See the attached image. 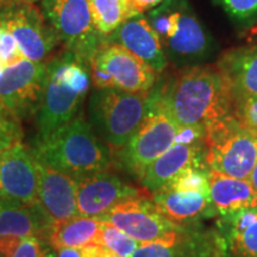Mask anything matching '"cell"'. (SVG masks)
<instances>
[{
	"instance_id": "obj_1",
	"label": "cell",
	"mask_w": 257,
	"mask_h": 257,
	"mask_svg": "<svg viewBox=\"0 0 257 257\" xmlns=\"http://www.w3.org/2000/svg\"><path fill=\"white\" fill-rule=\"evenodd\" d=\"M179 127H202L234 113L236 96L230 82L217 66L185 67L166 82L153 87Z\"/></svg>"
},
{
	"instance_id": "obj_2",
	"label": "cell",
	"mask_w": 257,
	"mask_h": 257,
	"mask_svg": "<svg viewBox=\"0 0 257 257\" xmlns=\"http://www.w3.org/2000/svg\"><path fill=\"white\" fill-rule=\"evenodd\" d=\"M89 61L64 50L46 62L43 93L36 112V138H43L79 113L91 87Z\"/></svg>"
},
{
	"instance_id": "obj_3",
	"label": "cell",
	"mask_w": 257,
	"mask_h": 257,
	"mask_svg": "<svg viewBox=\"0 0 257 257\" xmlns=\"http://www.w3.org/2000/svg\"><path fill=\"white\" fill-rule=\"evenodd\" d=\"M31 152L38 161L75 179L105 172L112 166L111 148L82 115L46 137L36 138Z\"/></svg>"
},
{
	"instance_id": "obj_4",
	"label": "cell",
	"mask_w": 257,
	"mask_h": 257,
	"mask_svg": "<svg viewBox=\"0 0 257 257\" xmlns=\"http://www.w3.org/2000/svg\"><path fill=\"white\" fill-rule=\"evenodd\" d=\"M147 19L159 35L168 62L197 66L213 50L212 37L186 0H165L148 11Z\"/></svg>"
},
{
	"instance_id": "obj_5",
	"label": "cell",
	"mask_w": 257,
	"mask_h": 257,
	"mask_svg": "<svg viewBox=\"0 0 257 257\" xmlns=\"http://www.w3.org/2000/svg\"><path fill=\"white\" fill-rule=\"evenodd\" d=\"M149 99L150 91L128 93L93 88L87 105L89 124L111 150H120L142 124Z\"/></svg>"
},
{
	"instance_id": "obj_6",
	"label": "cell",
	"mask_w": 257,
	"mask_h": 257,
	"mask_svg": "<svg viewBox=\"0 0 257 257\" xmlns=\"http://www.w3.org/2000/svg\"><path fill=\"white\" fill-rule=\"evenodd\" d=\"M208 169L249 180L257 163V134L234 115L206 128L205 135Z\"/></svg>"
},
{
	"instance_id": "obj_7",
	"label": "cell",
	"mask_w": 257,
	"mask_h": 257,
	"mask_svg": "<svg viewBox=\"0 0 257 257\" xmlns=\"http://www.w3.org/2000/svg\"><path fill=\"white\" fill-rule=\"evenodd\" d=\"M179 130L160 96L152 88L149 107L142 124L127 143L118 150L120 166L140 180L148 167L175 143Z\"/></svg>"
},
{
	"instance_id": "obj_8",
	"label": "cell",
	"mask_w": 257,
	"mask_h": 257,
	"mask_svg": "<svg viewBox=\"0 0 257 257\" xmlns=\"http://www.w3.org/2000/svg\"><path fill=\"white\" fill-rule=\"evenodd\" d=\"M94 88H114L128 93L152 91L157 74L126 48L104 42L89 61Z\"/></svg>"
},
{
	"instance_id": "obj_9",
	"label": "cell",
	"mask_w": 257,
	"mask_h": 257,
	"mask_svg": "<svg viewBox=\"0 0 257 257\" xmlns=\"http://www.w3.org/2000/svg\"><path fill=\"white\" fill-rule=\"evenodd\" d=\"M44 18L66 50L91 61L105 42L96 30L88 0H40Z\"/></svg>"
},
{
	"instance_id": "obj_10",
	"label": "cell",
	"mask_w": 257,
	"mask_h": 257,
	"mask_svg": "<svg viewBox=\"0 0 257 257\" xmlns=\"http://www.w3.org/2000/svg\"><path fill=\"white\" fill-rule=\"evenodd\" d=\"M98 220L111 224L140 243L179 242L181 226L163 216L149 195L127 199Z\"/></svg>"
},
{
	"instance_id": "obj_11",
	"label": "cell",
	"mask_w": 257,
	"mask_h": 257,
	"mask_svg": "<svg viewBox=\"0 0 257 257\" xmlns=\"http://www.w3.org/2000/svg\"><path fill=\"white\" fill-rule=\"evenodd\" d=\"M0 24L15 38L24 59L44 62L60 43L55 31L35 4H22L0 11Z\"/></svg>"
},
{
	"instance_id": "obj_12",
	"label": "cell",
	"mask_w": 257,
	"mask_h": 257,
	"mask_svg": "<svg viewBox=\"0 0 257 257\" xmlns=\"http://www.w3.org/2000/svg\"><path fill=\"white\" fill-rule=\"evenodd\" d=\"M46 62L18 61L0 75V104L19 120L36 114L43 93Z\"/></svg>"
},
{
	"instance_id": "obj_13",
	"label": "cell",
	"mask_w": 257,
	"mask_h": 257,
	"mask_svg": "<svg viewBox=\"0 0 257 257\" xmlns=\"http://www.w3.org/2000/svg\"><path fill=\"white\" fill-rule=\"evenodd\" d=\"M0 199L27 206L37 205V160L22 143L0 152Z\"/></svg>"
},
{
	"instance_id": "obj_14",
	"label": "cell",
	"mask_w": 257,
	"mask_h": 257,
	"mask_svg": "<svg viewBox=\"0 0 257 257\" xmlns=\"http://www.w3.org/2000/svg\"><path fill=\"white\" fill-rule=\"evenodd\" d=\"M76 208L78 216L99 219L115 205L127 199L147 195L144 189L124 182L119 176L105 172L94 173L76 179Z\"/></svg>"
},
{
	"instance_id": "obj_15",
	"label": "cell",
	"mask_w": 257,
	"mask_h": 257,
	"mask_svg": "<svg viewBox=\"0 0 257 257\" xmlns=\"http://www.w3.org/2000/svg\"><path fill=\"white\" fill-rule=\"evenodd\" d=\"M37 160V159H36ZM37 206L51 225L78 216L76 179L37 160Z\"/></svg>"
},
{
	"instance_id": "obj_16",
	"label": "cell",
	"mask_w": 257,
	"mask_h": 257,
	"mask_svg": "<svg viewBox=\"0 0 257 257\" xmlns=\"http://www.w3.org/2000/svg\"><path fill=\"white\" fill-rule=\"evenodd\" d=\"M189 167L208 168L204 141L191 144L174 143L148 167L138 181L147 192L154 194L167 187L176 175Z\"/></svg>"
},
{
	"instance_id": "obj_17",
	"label": "cell",
	"mask_w": 257,
	"mask_h": 257,
	"mask_svg": "<svg viewBox=\"0 0 257 257\" xmlns=\"http://www.w3.org/2000/svg\"><path fill=\"white\" fill-rule=\"evenodd\" d=\"M105 41L126 48L157 74L162 73L168 66V59L159 35L143 14L128 18L106 36Z\"/></svg>"
},
{
	"instance_id": "obj_18",
	"label": "cell",
	"mask_w": 257,
	"mask_h": 257,
	"mask_svg": "<svg viewBox=\"0 0 257 257\" xmlns=\"http://www.w3.org/2000/svg\"><path fill=\"white\" fill-rule=\"evenodd\" d=\"M152 199L163 216L179 226L217 214L211 198L202 193H185L165 188L154 193Z\"/></svg>"
},
{
	"instance_id": "obj_19",
	"label": "cell",
	"mask_w": 257,
	"mask_h": 257,
	"mask_svg": "<svg viewBox=\"0 0 257 257\" xmlns=\"http://www.w3.org/2000/svg\"><path fill=\"white\" fill-rule=\"evenodd\" d=\"M51 227L37 205L27 206L0 199V237H37L48 240Z\"/></svg>"
},
{
	"instance_id": "obj_20",
	"label": "cell",
	"mask_w": 257,
	"mask_h": 257,
	"mask_svg": "<svg viewBox=\"0 0 257 257\" xmlns=\"http://www.w3.org/2000/svg\"><path fill=\"white\" fill-rule=\"evenodd\" d=\"M217 66L230 82L236 98L257 96V46L225 51Z\"/></svg>"
},
{
	"instance_id": "obj_21",
	"label": "cell",
	"mask_w": 257,
	"mask_h": 257,
	"mask_svg": "<svg viewBox=\"0 0 257 257\" xmlns=\"http://www.w3.org/2000/svg\"><path fill=\"white\" fill-rule=\"evenodd\" d=\"M208 182L217 214L226 216L243 208L257 207V192L249 180L230 178L208 169Z\"/></svg>"
},
{
	"instance_id": "obj_22",
	"label": "cell",
	"mask_w": 257,
	"mask_h": 257,
	"mask_svg": "<svg viewBox=\"0 0 257 257\" xmlns=\"http://www.w3.org/2000/svg\"><path fill=\"white\" fill-rule=\"evenodd\" d=\"M102 221L95 218L75 216L53 225L48 243L54 250L62 248L82 249L96 243Z\"/></svg>"
},
{
	"instance_id": "obj_23",
	"label": "cell",
	"mask_w": 257,
	"mask_h": 257,
	"mask_svg": "<svg viewBox=\"0 0 257 257\" xmlns=\"http://www.w3.org/2000/svg\"><path fill=\"white\" fill-rule=\"evenodd\" d=\"M96 30L108 36L128 18L138 15L131 0H88Z\"/></svg>"
},
{
	"instance_id": "obj_24",
	"label": "cell",
	"mask_w": 257,
	"mask_h": 257,
	"mask_svg": "<svg viewBox=\"0 0 257 257\" xmlns=\"http://www.w3.org/2000/svg\"><path fill=\"white\" fill-rule=\"evenodd\" d=\"M230 257H257V220L244 227H220Z\"/></svg>"
},
{
	"instance_id": "obj_25",
	"label": "cell",
	"mask_w": 257,
	"mask_h": 257,
	"mask_svg": "<svg viewBox=\"0 0 257 257\" xmlns=\"http://www.w3.org/2000/svg\"><path fill=\"white\" fill-rule=\"evenodd\" d=\"M96 243L101 244L106 249H108L119 257H130L135 250L142 243L131 238L123 231L113 226V225L102 221L100 232H99Z\"/></svg>"
},
{
	"instance_id": "obj_26",
	"label": "cell",
	"mask_w": 257,
	"mask_h": 257,
	"mask_svg": "<svg viewBox=\"0 0 257 257\" xmlns=\"http://www.w3.org/2000/svg\"><path fill=\"white\" fill-rule=\"evenodd\" d=\"M165 188L185 193H202V194L210 197L208 168H205V167H189V168H186L179 175H176Z\"/></svg>"
},
{
	"instance_id": "obj_27",
	"label": "cell",
	"mask_w": 257,
	"mask_h": 257,
	"mask_svg": "<svg viewBox=\"0 0 257 257\" xmlns=\"http://www.w3.org/2000/svg\"><path fill=\"white\" fill-rule=\"evenodd\" d=\"M23 128L21 120L0 104V152L21 144Z\"/></svg>"
},
{
	"instance_id": "obj_28",
	"label": "cell",
	"mask_w": 257,
	"mask_h": 257,
	"mask_svg": "<svg viewBox=\"0 0 257 257\" xmlns=\"http://www.w3.org/2000/svg\"><path fill=\"white\" fill-rule=\"evenodd\" d=\"M55 250L50 246L48 240L37 237H25L12 257H56Z\"/></svg>"
},
{
	"instance_id": "obj_29",
	"label": "cell",
	"mask_w": 257,
	"mask_h": 257,
	"mask_svg": "<svg viewBox=\"0 0 257 257\" xmlns=\"http://www.w3.org/2000/svg\"><path fill=\"white\" fill-rule=\"evenodd\" d=\"M230 17L249 21L257 16V0H217Z\"/></svg>"
},
{
	"instance_id": "obj_30",
	"label": "cell",
	"mask_w": 257,
	"mask_h": 257,
	"mask_svg": "<svg viewBox=\"0 0 257 257\" xmlns=\"http://www.w3.org/2000/svg\"><path fill=\"white\" fill-rule=\"evenodd\" d=\"M233 115L257 134V96L236 98Z\"/></svg>"
},
{
	"instance_id": "obj_31",
	"label": "cell",
	"mask_w": 257,
	"mask_h": 257,
	"mask_svg": "<svg viewBox=\"0 0 257 257\" xmlns=\"http://www.w3.org/2000/svg\"><path fill=\"white\" fill-rule=\"evenodd\" d=\"M23 59V54L16 43L15 38L0 24V63L6 68Z\"/></svg>"
},
{
	"instance_id": "obj_32",
	"label": "cell",
	"mask_w": 257,
	"mask_h": 257,
	"mask_svg": "<svg viewBox=\"0 0 257 257\" xmlns=\"http://www.w3.org/2000/svg\"><path fill=\"white\" fill-rule=\"evenodd\" d=\"M130 257H179L178 243H143L135 250Z\"/></svg>"
},
{
	"instance_id": "obj_33",
	"label": "cell",
	"mask_w": 257,
	"mask_h": 257,
	"mask_svg": "<svg viewBox=\"0 0 257 257\" xmlns=\"http://www.w3.org/2000/svg\"><path fill=\"white\" fill-rule=\"evenodd\" d=\"M23 238L18 237H0V257H12Z\"/></svg>"
},
{
	"instance_id": "obj_34",
	"label": "cell",
	"mask_w": 257,
	"mask_h": 257,
	"mask_svg": "<svg viewBox=\"0 0 257 257\" xmlns=\"http://www.w3.org/2000/svg\"><path fill=\"white\" fill-rule=\"evenodd\" d=\"M163 2L165 0H131L137 14H143V12L150 11V10L155 9L156 6L162 4Z\"/></svg>"
},
{
	"instance_id": "obj_35",
	"label": "cell",
	"mask_w": 257,
	"mask_h": 257,
	"mask_svg": "<svg viewBox=\"0 0 257 257\" xmlns=\"http://www.w3.org/2000/svg\"><path fill=\"white\" fill-rule=\"evenodd\" d=\"M40 0H0V11L22 4H36Z\"/></svg>"
},
{
	"instance_id": "obj_36",
	"label": "cell",
	"mask_w": 257,
	"mask_h": 257,
	"mask_svg": "<svg viewBox=\"0 0 257 257\" xmlns=\"http://www.w3.org/2000/svg\"><path fill=\"white\" fill-rule=\"evenodd\" d=\"M56 257H83L80 249L74 248H62L55 250Z\"/></svg>"
},
{
	"instance_id": "obj_37",
	"label": "cell",
	"mask_w": 257,
	"mask_h": 257,
	"mask_svg": "<svg viewBox=\"0 0 257 257\" xmlns=\"http://www.w3.org/2000/svg\"><path fill=\"white\" fill-rule=\"evenodd\" d=\"M249 181L251 182V185H252L253 189H255V191L257 192V163H256L255 168H253V170H252L251 175H250Z\"/></svg>"
},
{
	"instance_id": "obj_38",
	"label": "cell",
	"mask_w": 257,
	"mask_h": 257,
	"mask_svg": "<svg viewBox=\"0 0 257 257\" xmlns=\"http://www.w3.org/2000/svg\"><path fill=\"white\" fill-rule=\"evenodd\" d=\"M99 257H119L118 255H115V253H113L112 251H110V250H106V251L104 253H101L100 256Z\"/></svg>"
}]
</instances>
